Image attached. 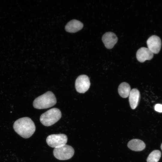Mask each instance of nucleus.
<instances>
[{
    "label": "nucleus",
    "instance_id": "obj_1",
    "mask_svg": "<svg viewBox=\"0 0 162 162\" xmlns=\"http://www.w3.org/2000/svg\"><path fill=\"white\" fill-rule=\"evenodd\" d=\"M13 128L17 134L25 138L30 137L36 129L34 122L28 117H22L17 120L14 123Z\"/></svg>",
    "mask_w": 162,
    "mask_h": 162
},
{
    "label": "nucleus",
    "instance_id": "obj_2",
    "mask_svg": "<svg viewBox=\"0 0 162 162\" xmlns=\"http://www.w3.org/2000/svg\"><path fill=\"white\" fill-rule=\"evenodd\" d=\"M56 103L55 95L49 91L36 98L33 102V106L36 109H42L52 107Z\"/></svg>",
    "mask_w": 162,
    "mask_h": 162
},
{
    "label": "nucleus",
    "instance_id": "obj_3",
    "mask_svg": "<svg viewBox=\"0 0 162 162\" xmlns=\"http://www.w3.org/2000/svg\"><path fill=\"white\" fill-rule=\"evenodd\" d=\"M62 113L60 110L56 108L51 109L40 116V121L44 126H49L54 124L61 118Z\"/></svg>",
    "mask_w": 162,
    "mask_h": 162
},
{
    "label": "nucleus",
    "instance_id": "obj_4",
    "mask_svg": "<svg viewBox=\"0 0 162 162\" xmlns=\"http://www.w3.org/2000/svg\"><path fill=\"white\" fill-rule=\"evenodd\" d=\"M74 150L71 146L65 145L59 147L55 148L53 151V154L57 159L65 160L71 158L74 155Z\"/></svg>",
    "mask_w": 162,
    "mask_h": 162
},
{
    "label": "nucleus",
    "instance_id": "obj_5",
    "mask_svg": "<svg viewBox=\"0 0 162 162\" xmlns=\"http://www.w3.org/2000/svg\"><path fill=\"white\" fill-rule=\"evenodd\" d=\"M46 140L49 146L55 148L65 145L67 142L68 138L64 134H52L48 136Z\"/></svg>",
    "mask_w": 162,
    "mask_h": 162
},
{
    "label": "nucleus",
    "instance_id": "obj_6",
    "mask_svg": "<svg viewBox=\"0 0 162 162\" xmlns=\"http://www.w3.org/2000/svg\"><path fill=\"white\" fill-rule=\"evenodd\" d=\"M90 82L88 77L86 75L79 76L75 82L76 91L80 93H84L89 89Z\"/></svg>",
    "mask_w": 162,
    "mask_h": 162
},
{
    "label": "nucleus",
    "instance_id": "obj_7",
    "mask_svg": "<svg viewBox=\"0 0 162 162\" xmlns=\"http://www.w3.org/2000/svg\"><path fill=\"white\" fill-rule=\"evenodd\" d=\"M148 48L154 54H158L160 52L161 45L160 38L156 35L150 36L147 41Z\"/></svg>",
    "mask_w": 162,
    "mask_h": 162
},
{
    "label": "nucleus",
    "instance_id": "obj_8",
    "mask_svg": "<svg viewBox=\"0 0 162 162\" xmlns=\"http://www.w3.org/2000/svg\"><path fill=\"white\" fill-rule=\"evenodd\" d=\"M116 34L111 32L105 33L102 37V40L105 46L108 49L112 48L118 41Z\"/></svg>",
    "mask_w": 162,
    "mask_h": 162
},
{
    "label": "nucleus",
    "instance_id": "obj_9",
    "mask_svg": "<svg viewBox=\"0 0 162 162\" xmlns=\"http://www.w3.org/2000/svg\"><path fill=\"white\" fill-rule=\"evenodd\" d=\"M153 57V53L148 48L142 47L139 49L136 53L137 60L140 62L146 60H150Z\"/></svg>",
    "mask_w": 162,
    "mask_h": 162
},
{
    "label": "nucleus",
    "instance_id": "obj_10",
    "mask_svg": "<svg viewBox=\"0 0 162 162\" xmlns=\"http://www.w3.org/2000/svg\"><path fill=\"white\" fill-rule=\"evenodd\" d=\"M140 98V94L137 89L133 88L131 90L129 95V100L132 109H134L138 105Z\"/></svg>",
    "mask_w": 162,
    "mask_h": 162
},
{
    "label": "nucleus",
    "instance_id": "obj_11",
    "mask_svg": "<svg viewBox=\"0 0 162 162\" xmlns=\"http://www.w3.org/2000/svg\"><path fill=\"white\" fill-rule=\"evenodd\" d=\"M83 26L80 21L73 20L68 22L65 26L66 31L70 33H75L81 29Z\"/></svg>",
    "mask_w": 162,
    "mask_h": 162
},
{
    "label": "nucleus",
    "instance_id": "obj_12",
    "mask_svg": "<svg viewBox=\"0 0 162 162\" xmlns=\"http://www.w3.org/2000/svg\"><path fill=\"white\" fill-rule=\"evenodd\" d=\"M128 146L132 151H140L145 148L146 145L142 141L140 140L133 139L129 142Z\"/></svg>",
    "mask_w": 162,
    "mask_h": 162
},
{
    "label": "nucleus",
    "instance_id": "obj_13",
    "mask_svg": "<svg viewBox=\"0 0 162 162\" xmlns=\"http://www.w3.org/2000/svg\"><path fill=\"white\" fill-rule=\"evenodd\" d=\"M130 85L126 82H123L119 86L118 91L119 95L123 98L129 96L131 89Z\"/></svg>",
    "mask_w": 162,
    "mask_h": 162
},
{
    "label": "nucleus",
    "instance_id": "obj_14",
    "mask_svg": "<svg viewBox=\"0 0 162 162\" xmlns=\"http://www.w3.org/2000/svg\"><path fill=\"white\" fill-rule=\"evenodd\" d=\"M161 156V152L158 150L152 151L148 156L147 162H158Z\"/></svg>",
    "mask_w": 162,
    "mask_h": 162
},
{
    "label": "nucleus",
    "instance_id": "obj_15",
    "mask_svg": "<svg viewBox=\"0 0 162 162\" xmlns=\"http://www.w3.org/2000/svg\"><path fill=\"white\" fill-rule=\"evenodd\" d=\"M154 110L158 112H162V105L159 104H156L154 106Z\"/></svg>",
    "mask_w": 162,
    "mask_h": 162
},
{
    "label": "nucleus",
    "instance_id": "obj_16",
    "mask_svg": "<svg viewBox=\"0 0 162 162\" xmlns=\"http://www.w3.org/2000/svg\"><path fill=\"white\" fill-rule=\"evenodd\" d=\"M160 147H161V150H162V143L161 144Z\"/></svg>",
    "mask_w": 162,
    "mask_h": 162
}]
</instances>
